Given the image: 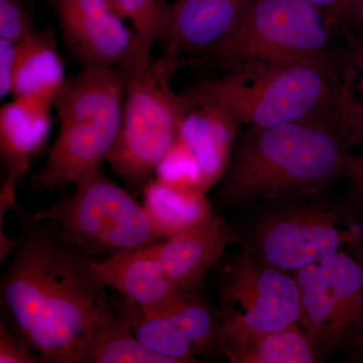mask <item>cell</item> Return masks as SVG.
Returning a JSON list of instances; mask_svg holds the SVG:
<instances>
[{
    "mask_svg": "<svg viewBox=\"0 0 363 363\" xmlns=\"http://www.w3.org/2000/svg\"><path fill=\"white\" fill-rule=\"evenodd\" d=\"M20 235L0 281L2 321L47 363H78L95 320L111 303L92 255L58 226L20 205Z\"/></svg>",
    "mask_w": 363,
    "mask_h": 363,
    "instance_id": "obj_1",
    "label": "cell"
},
{
    "mask_svg": "<svg viewBox=\"0 0 363 363\" xmlns=\"http://www.w3.org/2000/svg\"><path fill=\"white\" fill-rule=\"evenodd\" d=\"M363 135L344 114L245 130L217 188L221 208L284 201L328 190L347 176Z\"/></svg>",
    "mask_w": 363,
    "mask_h": 363,
    "instance_id": "obj_2",
    "label": "cell"
},
{
    "mask_svg": "<svg viewBox=\"0 0 363 363\" xmlns=\"http://www.w3.org/2000/svg\"><path fill=\"white\" fill-rule=\"evenodd\" d=\"M240 125L271 128L342 113L335 63H255L191 86Z\"/></svg>",
    "mask_w": 363,
    "mask_h": 363,
    "instance_id": "obj_3",
    "label": "cell"
},
{
    "mask_svg": "<svg viewBox=\"0 0 363 363\" xmlns=\"http://www.w3.org/2000/svg\"><path fill=\"white\" fill-rule=\"evenodd\" d=\"M126 71L82 68L54 101L60 121L44 168L30 178L35 192L78 183L102 164L121 130Z\"/></svg>",
    "mask_w": 363,
    "mask_h": 363,
    "instance_id": "obj_4",
    "label": "cell"
},
{
    "mask_svg": "<svg viewBox=\"0 0 363 363\" xmlns=\"http://www.w3.org/2000/svg\"><path fill=\"white\" fill-rule=\"evenodd\" d=\"M186 67V60L164 52L140 68L125 69L121 130L105 162L133 187L143 190L154 180L157 167L178 138L188 100L172 82Z\"/></svg>",
    "mask_w": 363,
    "mask_h": 363,
    "instance_id": "obj_5",
    "label": "cell"
},
{
    "mask_svg": "<svg viewBox=\"0 0 363 363\" xmlns=\"http://www.w3.org/2000/svg\"><path fill=\"white\" fill-rule=\"evenodd\" d=\"M325 192L267 203L271 206L240 231V247L291 272L340 250L363 247L362 208Z\"/></svg>",
    "mask_w": 363,
    "mask_h": 363,
    "instance_id": "obj_6",
    "label": "cell"
},
{
    "mask_svg": "<svg viewBox=\"0 0 363 363\" xmlns=\"http://www.w3.org/2000/svg\"><path fill=\"white\" fill-rule=\"evenodd\" d=\"M336 35L309 0H255L238 32L205 68L226 74L255 63H335Z\"/></svg>",
    "mask_w": 363,
    "mask_h": 363,
    "instance_id": "obj_7",
    "label": "cell"
},
{
    "mask_svg": "<svg viewBox=\"0 0 363 363\" xmlns=\"http://www.w3.org/2000/svg\"><path fill=\"white\" fill-rule=\"evenodd\" d=\"M33 216L58 226L67 240L92 257H111L164 240L145 207L109 180L104 168Z\"/></svg>",
    "mask_w": 363,
    "mask_h": 363,
    "instance_id": "obj_8",
    "label": "cell"
},
{
    "mask_svg": "<svg viewBox=\"0 0 363 363\" xmlns=\"http://www.w3.org/2000/svg\"><path fill=\"white\" fill-rule=\"evenodd\" d=\"M217 290L222 353L298 322L295 274L269 264L252 248L241 247L221 267Z\"/></svg>",
    "mask_w": 363,
    "mask_h": 363,
    "instance_id": "obj_9",
    "label": "cell"
},
{
    "mask_svg": "<svg viewBox=\"0 0 363 363\" xmlns=\"http://www.w3.org/2000/svg\"><path fill=\"white\" fill-rule=\"evenodd\" d=\"M111 303L143 345L173 363L199 362V357L220 351V317L199 291L182 292L168 307L152 315L143 314L121 296Z\"/></svg>",
    "mask_w": 363,
    "mask_h": 363,
    "instance_id": "obj_10",
    "label": "cell"
},
{
    "mask_svg": "<svg viewBox=\"0 0 363 363\" xmlns=\"http://www.w3.org/2000/svg\"><path fill=\"white\" fill-rule=\"evenodd\" d=\"M69 52L82 68H113L130 58L135 33L109 0H45Z\"/></svg>",
    "mask_w": 363,
    "mask_h": 363,
    "instance_id": "obj_11",
    "label": "cell"
},
{
    "mask_svg": "<svg viewBox=\"0 0 363 363\" xmlns=\"http://www.w3.org/2000/svg\"><path fill=\"white\" fill-rule=\"evenodd\" d=\"M255 0H177L169 4L161 40L164 51L206 67L238 32Z\"/></svg>",
    "mask_w": 363,
    "mask_h": 363,
    "instance_id": "obj_12",
    "label": "cell"
},
{
    "mask_svg": "<svg viewBox=\"0 0 363 363\" xmlns=\"http://www.w3.org/2000/svg\"><path fill=\"white\" fill-rule=\"evenodd\" d=\"M52 107L51 100L26 95L0 109V152L6 174L0 191V217L18 205L16 186L47 143Z\"/></svg>",
    "mask_w": 363,
    "mask_h": 363,
    "instance_id": "obj_13",
    "label": "cell"
},
{
    "mask_svg": "<svg viewBox=\"0 0 363 363\" xmlns=\"http://www.w3.org/2000/svg\"><path fill=\"white\" fill-rule=\"evenodd\" d=\"M240 231L214 213L188 230L154 242L162 271L179 291H199L207 272L231 243H240Z\"/></svg>",
    "mask_w": 363,
    "mask_h": 363,
    "instance_id": "obj_14",
    "label": "cell"
},
{
    "mask_svg": "<svg viewBox=\"0 0 363 363\" xmlns=\"http://www.w3.org/2000/svg\"><path fill=\"white\" fill-rule=\"evenodd\" d=\"M188 111L182 121L178 138L188 145L201 169L203 192L220 182L238 140L240 124L221 107L189 87L184 91Z\"/></svg>",
    "mask_w": 363,
    "mask_h": 363,
    "instance_id": "obj_15",
    "label": "cell"
},
{
    "mask_svg": "<svg viewBox=\"0 0 363 363\" xmlns=\"http://www.w3.org/2000/svg\"><path fill=\"white\" fill-rule=\"evenodd\" d=\"M93 269L105 286L116 290L145 315L162 311L184 291H179L162 271L154 242L93 259Z\"/></svg>",
    "mask_w": 363,
    "mask_h": 363,
    "instance_id": "obj_16",
    "label": "cell"
},
{
    "mask_svg": "<svg viewBox=\"0 0 363 363\" xmlns=\"http://www.w3.org/2000/svg\"><path fill=\"white\" fill-rule=\"evenodd\" d=\"M294 274L298 286V324L323 362L340 348L348 347L350 329L320 262Z\"/></svg>",
    "mask_w": 363,
    "mask_h": 363,
    "instance_id": "obj_17",
    "label": "cell"
},
{
    "mask_svg": "<svg viewBox=\"0 0 363 363\" xmlns=\"http://www.w3.org/2000/svg\"><path fill=\"white\" fill-rule=\"evenodd\" d=\"M66 81L54 30H33L16 43L13 98L30 95L54 102Z\"/></svg>",
    "mask_w": 363,
    "mask_h": 363,
    "instance_id": "obj_18",
    "label": "cell"
},
{
    "mask_svg": "<svg viewBox=\"0 0 363 363\" xmlns=\"http://www.w3.org/2000/svg\"><path fill=\"white\" fill-rule=\"evenodd\" d=\"M78 363H173L143 345L111 303L95 320Z\"/></svg>",
    "mask_w": 363,
    "mask_h": 363,
    "instance_id": "obj_19",
    "label": "cell"
},
{
    "mask_svg": "<svg viewBox=\"0 0 363 363\" xmlns=\"http://www.w3.org/2000/svg\"><path fill=\"white\" fill-rule=\"evenodd\" d=\"M145 207L164 240L192 228L215 213L205 193L173 187L157 179L143 189Z\"/></svg>",
    "mask_w": 363,
    "mask_h": 363,
    "instance_id": "obj_20",
    "label": "cell"
},
{
    "mask_svg": "<svg viewBox=\"0 0 363 363\" xmlns=\"http://www.w3.org/2000/svg\"><path fill=\"white\" fill-rule=\"evenodd\" d=\"M233 363H315L319 355L297 323L223 353Z\"/></svg>",
    "mask_w": 363,
    "mask_h": 363,
    "instance_id": "obj_21",
    "label": "cell"
},
{
    "mask_svg": "<svg viewBox=\"0 0 363 363\" xmlns=\"http://www.w3.org/2000/svg\"><path fill=\"white\" fill-rule=\"evenodd\" d=\"M116 13L128 18L135 28V44L124 69L143 67L152 57V50L161 40L169 4L167 0H109Z\"/></svg>",
    "mask_w": 363,
    "mask_h": 363,
    "instance_id": "obj_22",
    "label": "cell"
},
{
    "mask_svg": "<svg viewBox=\"0 0 363 363\" xmlns=\"http://www.w3.org/2000/svg\"><path fill=\"white\" fill-rule=\"evenodd\" d=\"M335 68L340 84L341 109L363 135V35L343 33Z\"/></svg>",
    "mask_w": 363,
    "mask_h": 363,
    "instance_id": "obj_23",
    "label": "cell"
},
{
    "mask_svg": "<svg viewBox=\"0 0 363 363\" xmlns=\"http://www.w3.org/2000/svg\"><path fill=\"white\" fill-rule=\"evenodd\" d=\"M155 179L173 187L195 189L203 192L201 169L197 159L179 138L157 167Z\"/></svg>",
    "mask_w": 363,
    "mask_h": 363,
    "instance_id": "obj_24",
    "label": "cell"
},
{
    "mask_svg": "<svg viewBox=\"0 0 363 363\" xmlns=\"http://www.w3.org/2000/svg\"><path fill=\"white\" fill-rule=\"evenodd\" d=\"M33 30L28 0H0V39L18 43Z\"/></svg>",
    "mask_w": 363,
    "mask_h": 363,
    "instance_id": "obj_25",
    "label": "cell"
},
{
    "mask_svg": "<svg viewBox=\"0 0 363 363\" xmlns=\"http://www.w3.org/2000/svg\"><path fill=\"white\" fill-rule=\"evenodd\" d=\"M0 362L47 363L37 351L1 320L0 324Z\"/></svg>",
    "mask_w": 363,
    "mask_h": 363,
    "instance_id": "obj_26",
    "label": "cell"
},
{
    "mask_svg": "<svg viewBox=\"0 0 363 363\" xmlns=\"http://www.w3.org/2000/svg\"><path fill=\"white\" fill-rule=\"evenodd\" d=\"M16 56V43L0 39V97L2 99L11 94Z\"/></svg>",
    "mask_w": 363,
    "mask_h": 363,
    "instance_id": "obj_27",
    "label": "cell"
},
{
    "mask_svg": "<svg viewBox=\"0 0 363 363\" xmlns=\"http://www.w3.org/2000/svg\"><path fill=\"white\" fill-rule=\"evenodd\" d=\"M319 9L327 23L336 35L342 32L345 0H309Z\"/></svg>",
    "mask_w": 363,
    "mask_h": 363,
    "instance_id": "obj_28",
    "label": "cell"
},
{
    "mask_svg": "<svg viewBox=\"0 0 363 363\" xmlns=\"http://www.w3.org/2000/svg\"><path fill=\"white\" fill-rule=\"evenodd\" d=\"M343 33L363 35V0H345Z\"/></svg>",
    "mask_w": 363,
    "mask_h": 363,
    "instance_id": "obj_29",
    "label": "cell"
},
{
    "mask_svg": "<svg viewBox=\"0 0 363 363\" xmlns=\"http://www.w3.org/2000/svg\"><path fill=\"white\" fill-rule=\"evenodd\" d=\"M346 177L355 196L363 201V156H351Z\"/></svg>",
    "mask_w": 363,
    "mask_h": 363,
    "instance_id": "obj_30",
    "label": "cell"
},
{
    "mask_svg": "<svg viewBox=\"0 0 363 363\" xmlns=\"http://www.w3.org/2000/svg\"><path fill=\"white\" fill-rule=\"evenodd\" d=\"M16 245V238H11L4 234L2 227H0V260L4 262L9 255L13 253Z\"/></svg>",
    "mask_w": 363,
    "mask_h": 363,
    "instance_id": "obj_31",
    "label": "cell"
},
{
    "mask_svg": "<svg viewBox=\"0 0 363 363\" xmlns=\"http://www.w3.org/2000/svg\"><path fill=\"white\" fill-rule=\"evenodd\" d=\"M363 347V320L362 324H360L359 329H358L357 335L353 339L352 343H351L350 350V352L359 350Z\"/></svg>",
    "mask_w": 363,
    "mask_h": 363,
    "instance_id": "obj_32",
    "label": "cell"
},
{
    "mask_svg": "<svg viewBox=\"0 0 363 363\" xmlns=\"http://www.w3.org/2000/svg\"><path fill=\"white\" fill-rule=\"evenodd\" d=\"M350 359L351 362H363V347L350 352Z\"/></svg>",
    "mask_w": 363,
    "mask_h": 363,
    "instance_id": "obj_33",
    "label": "cell"
}]
</instances>
